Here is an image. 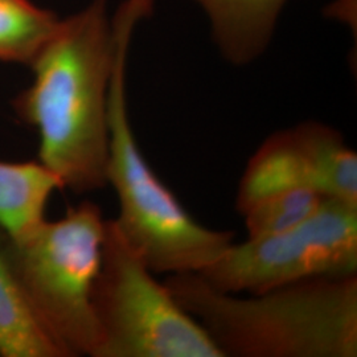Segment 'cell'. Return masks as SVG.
<instances>
[{"label":"cell","mask_w":357,"mask_h":357,"mask_svg":"<svg viewBox=\"0 0 357 357\" xmlns=\"http://www.w3.org/2000/svg\"><path fill=\"white\" fill-rule=\"evenodd\" d=\"M91 306L98 332L94 357H224L114 220L105 221Z\"/></svg>","instance_id":"obj_5"},{"label":"cell","mask_w":357,"mask_h":357,"mask_svg":"<svg viewBox=\"0 0 357 357\" xmlns=\"http://www.w3.org/2000/svg\"><path fill=\"white\" fill-rule=\"evenodd\" d=\"M63 184L48 167L38 162L0 160V229L20 240L45 221L52 193Z\"/></svg>","instance_id":"obj_8"},{"label":"cell","mask_w":357,"mask_h":357,"mask_svg":"<svg viewBox=\"0 0 357 357\" xmlns=\"http://www.w3.org/2000/svg\"><path fill=\"white\" fill-rule=\"evenodd\" d=\"M199 274L230 294H259L308 278L357 274V205L326 199L296 228L231 243Z\"/></svg>","instance_id":"obj_6"},{"label":"cell","mask_w":357,"mask_h":357,"mask_svg":"<svg viewBox=\"0 0 357 357\" xmlns=\"http://www.w3.org/2000/svg\"><path fill=\"white\" fill-rule=\"evenodd\" d=\"M100 206L84 202L20 240L10 238L19 289L35 319L64 357H94L98 332L91 291L102 255Z\"/></svg>","instance_id":"obj_4"},{"label":"cell","mask_w":357,"mask_h":357,"mask_svg":"<svg viewBox=\"0 0 357 357\" xmlns=\"http://www.w3.org/2000/svg\"><path fill=\"white\" fill-rule=\"evenodd\" d=\"M107 0L65 20L31 63L33 82L13 101L38 130V158L76 195L107 185L109 91L116 40Z\"/></svg>","instance_id":"obj_1"},{"label":"cell","mask_w":357,"mask_h":357,"mask_svg":"<svg viewBox=\"0 0 357 357\" xmlns=\"http://www.w3.org/2000/svg\"><path fill=\"white\" fill-rule=\"evenodd\" d=\"M327 197L310 187H298L264 196L245 208L248 238H259L294 229L312 216Z\"/></svg>","instance_id":"obj_13"},{"label":"cell","mask_w":357,"mask_h":357,"mask_svg":"<svg viewBox=\"0 0 357 357\" xmlns=\"http://www.w3.org/2000/svg\"><path fill=\"white\" fill-rule=\"evenodd\" d=\"M155 0H123L112 19L116 40L109 91L107 184L114 188L125 238L153 274L202 273L233 243V233L196 221L149 165L131 128L126 97L128 50Z\"/></svg>","instance_id":"obj_3"},{"label":"cell","mask_w":357,"mask_h":357,"mask_svg":"<svg viewBox=\"0 0 357 357\" xmlns=\"http://www.w3.org/2000/svg\"><path fill=\"white\" fill-rule=\"evenodd\" d=\"M0 356L64 357L35 319L13 274L10 237L0 229Z\"/></svg>","instance_id":"obj_11"},{"label":"cell","mask_w":357,"mask_h":357,"mask_svg":"<svg viewBox=\"0 0 357 357\" xmlns=\"http://www.w3.org/2000/svg\"><path fill=\"white\" fill-rule=\"evenodd\" d=\"M317 190L327 199L357 205V153L340 131L319 121L291 128Z\"/></svg>","instance_id":"obj_10"},{"label":"cell","mask_w":357,"mask_h":357,"mask_svg":"<svg viewBox=\"0 0 357 357\" xmlns=\"http://www.w3.org/2000/svg\"><path fill=\"white\" fill-rule=\"evenodd\" d=\"M298 187L317 190L291 128H284L271 134L249 159L237 190L236 208L241 213L264 196Z\"/></svg>","instance_id":"obj_9"},{"label":"cell","mask_w":357,"mask_h":357,"mask_svg":"<svg viewBox=\"0 0 357 357\" xmlns=\"http://www.w3.org/2000/svg\"><path fill=\"white\" fill-rule=\"evenodd\" d=\"M168 290L224 357H356L357 274L323 275L259 294H230L199 273Z\"/></svg>","instance_id":"obj_2"},{"label":"cell","mask_w":357,"mask_h":357,"mask_svg":"<svg viewBox=\"0 0 357 357\" xmlns=\"http://www.w3.org/2000/svg\"><path fill=\"white\" fill-rule=\"evenodd\" d=\"M208 16L221 56L231 65L255 63L268 50L287 0H193Z\"/></svg>","instance_id":"obj_7"},{"label":"cell","mask_w":357,"mask_h":357,"mask_svg":"<svg viewBox=\"0 0 357 357\" xmlns=\"http://www.w3.org/2000/svg\"><path fill=\"white\" fill-rule=\"evenodd\" d=\"M60 23L29 0H0V61L31 65Z\"/></svg>","instance_id":"obj_12"}]
</instances>
